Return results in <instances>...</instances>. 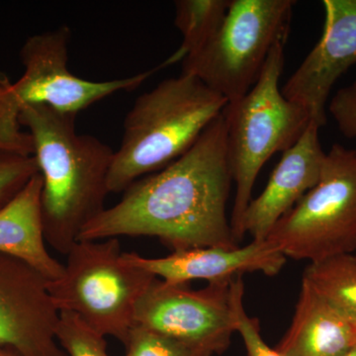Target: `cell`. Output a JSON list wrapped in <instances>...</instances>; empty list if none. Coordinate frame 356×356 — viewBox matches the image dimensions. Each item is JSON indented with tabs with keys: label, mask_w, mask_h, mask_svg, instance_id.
<instances>
[{
	"label": "cell",
	"mask_w": 356,
	"mask_h": 356,
	"mask_svg": "<svg viewBox=\"0 0 356 356\" xmlns=\"http://www.w3.org/2000/svg\"><path fill=\"white\" fill-rule=\"evenodd\" d=\"M231 0H178L175 1V26L182 35L179 49L163 64L184 60L197 51L222 24Z\"/></svg>",
	"instance_id": "cell-16"
},
{
	"label": "cell",
	"mask_w": 356,
	"mask_h": 356,
	"mask_svg": "<svg viewBox=\"0 0 356 356\" xmlns=\"http://www.w3.org/2000/svg\"><path fill=\"white\" fill-rule=\"evenodd\" d=\"M227 104L197 77L184 72L139 96L124 121L110 168L109 193L124 192L179 159Z\"/></svg>",
	"instance_id": "cell-3"
},
{
	"label": "cell",
	"mask_w": 356,
	"mask_h": 356,
	"mask_svg": "<svg viewBox=\"0 0 356 356\" xmlns=\"http://www.w3.org/2000/svg\"><path fill=\"white\" fill-rule=\"evenodd\" d=\"M56 337L67 356H110L105 337L69 312H60Z\"/></svg>",
	"instance_id": "cell-19"
},
{
	"label": "cell",
	"mask_w": 356,
	"mask_h": 356,
	"mask_svg": "<svg viewBox=\"0 0 356 356\" xmlns=\"http://www.w3.org/2000/svg\"><path fill=\"white\" fill-rule=\"evenodd\" d=\"M232 182L221 114L179 159L134 182L118 203L86 226L79 241L152 236L172 252L238 247L227 217Z\"/></svg>",
	"instance_id": "cell-1"
},
{
	"label": "cell",
	"mask_w": 356,
	"mask_h": 356,
	"mask_svg": "<svg viewBox=\"0 0 356 356\" xmlns=\"http://www.w3.org/2000/svg\"><path fill=\"white\" fill-rule=\"evenodd\" d=\"M39 173L34 154L0 152V210L13 202Z\"/></svg>",
	"instance_id": "cell-22"
},
{
	"label": "cell",
	"mask_w": 356,
	"mask_h": 356,
	"mask_svg": "<svg viewBox=\"0 0 356 356\" xmlns=\"http://www.w3.org/2000/svg\"><path fill=\"white\" fill-rule=\"evenodd\" d=\"M76 115L44 105H21V125L30 134L41 175V213L46 242L67 255L89 222L106 209L115 152L76 131Z\"/></svg>",
	"instance_id": "cell-2"
},
{
	"label": "cell",
	"mask_w": 356,
	"mask_h": 356,
	"mask_svg": "<svg viewBox=\"0 0 356 356\" xmlns=\"http://www.w3.org/2000/svg\"><path fill=\"white\" fill-rule=\"evenodd\" d=\"M302 280L356 322V257L339 254L311 262Z\"/></svg>",
	"instance_id": "cell-17"
},
{
	"label": "cell",
	"mask_w": 356,
	"mask_h": 356,
	"mask_svg": "<svg viewBox=\"0 0 356 356\" xmlns=\"http://www.w3.org/2000/svg\"><path fill=\"white\" fill-rule=\"evenodd\" d=\"M327 110L339 132L348 139H356V79L350 86L337 91Z\"/></svg>",
	"instance_id": "cell-23"
},
{
	"label": "cell",
	"mask_w": 356,
	"mask_h": 356,
	"mask_svg": "<svg viewBox=\"0 0 356 356\" xmlns=\"http://www.w3.org/2000/svg\"><path fill=\"white\" fill-rule=\"evenodd\" d=\"M124 356H211L153 330L135 325L125 343Z\"/></svg>",
	"instance_id": "cell-20"
},
{
	"label": "cell",
	"mask_w": 356,
	"mask_h": 356,
	"mask_svg": "<svg viewBox=\"0 0 356 356\" xmlns=\"http://www.w3.org/2000/svg\"><path fill=\"white\" fill-rule=\"evenodd\" d=\"M356 344V322L302 280L291 325L276 350L283 356H343Z\"/></svg>",
	"instance_id": "cell-14"
},
{
	"label": "cell",
	"mask_w": 356,
	"mask_h": 356,
	"mask_svg": "<svg viewBox=\"0 0 356 356\" xmlns=\"http://www.w3.org/2000/svg\"><path fill=\"white\" fill-rule=\"evenodd\" d=\"M126 255L156 278L173 284H187L196 280L229 282L252 273L277 275L287 259L280 248L268 240H252L243 247L191 248L156 259L136 252H126Z\"/></svg>",
	"instance_id": "cell-12"
},
{
	"label": "cell",
	"mask_w": 356,
	"mask_h": 356,
	"mask_svg": "<svg viewBox=\"0 0 356 356\" xmlns=\"http://www.w3.org/2000/svg\"><path fill=\"white\" fill-rule=\"evenodd\" d=\"M13 83L0 72V152L32 156L34 145L30 134L22 130L19 103L14 95Z\"/></svg>",
	"instance_id": "cell-18"
},
{
	"label": "cell",
	"mask_w": 356,
	"mask_h": 356,
	"mask_svg": "<svg viewBox=\"0 0 356 356\" xmlns=\"http://www.w3.org/2000/svg\"><path fill=\"white\" fill-rule=\"evenodd\" d=\"M70 28L56 29L29 37L20 51L24 72L13 83L14 95L21 105H44L65 114L81 110L120 91L135 90L153 76L163 64L136 76L107 81H90L70 72Z\"/></svg>",
	"instance_id": "cell-8"
},
{
	"label": "cell",
	"mask_w": 356,
	"mask_h": 356,
	"mask_svg": "<svg viewBox=\"0 0 356 356\" xmlns=\"http://www.w3.org/2000/svg\"><path fill=\"white\" fill-rule=\"evenodd\" d=\"M0 356H21L18 355L16 351L13 350H10V348H3V346H0Z\"/></svg>",
	"instance_id": "cell-24"
},
{
	"label": "cell",
	"mask_w": 356,
	"mask_h": 356,
	"mask_svg": "<svg viewBox=\"0 0 356 356\" xmlns=\"http://www.w3.org/2000/svg\"><path fill=\"white\" fill-rule=\"evenodd\" d=\"M343 356H356V344L351 348L350 350H348V353H346Z\"/></svg>",
	"instance_id": "cell-25"
},
{
	"label": "cell",
	"mask_w": 356,
	"mask_h": 356,
	"mask_svg": "<svg viewBox=\"0 0 356 356\" xmlns=\"http://www.w3.org/2000/svg\"><path fill=\"white\" fill-rule=\"evenodd\" d=\"M58 320L49 280L0 252V346L21 356H67L56 337Z\"/></svg>",
	"instance_id": "cell-10"
},
{
	"label": "cell",
	"mask_w": 356,
	"mask_h": 356,
	"mask_svg": "<svg viewBox=\"0 0 356 356\" xmlns=\"http://www.w3.org/2000/svg\"><path fill=\"white\" fill-rule=\"evenodd\" d=\"M285 43L273 47L254 88L236 102L228 103L222 112L227 159L236 184L229 221L238 245L245 238L243 216L262 166L274 154L290 149L311 124L305 110L284 97L280 89Z\"/></svg>",
	"instance_id": "cell-4"
},
{
	"label": "cell",
	"mask_w": 356,
	"mask_h": 356,
	"mask_svg": "<svg viewBox=\"0 0 356 356\" xmlns=\"http://www.w3.org/2000/svg\"><path fill=\"white\" fill-rule=\"evenodd\" d=\"M67 257L62 275L49 280L58 310L74 314L93 331L125 346L138 304L156 276L130 261L116 238L79 241Z\"/></svg>",
	"instance_id": "cell-5"
},
{
	"label": "cell",
	"mask_w": 356,
	"mask_h": 356,
	"mask_svg": "<svg viewBox=\"0 0 356 356\" xmlns=\"http://www.w3.org/2000/svg\"><path fill=\"white\" fill-rule=\"evenodd\" d=\"M355 257H356V252H355Z\"/></svg>",
	"instance_id": "cell-26"
},
{
	"label": "cell",
	"mask_w": 356,
	"mask_h": 356,
	"mask_svg": "<svg viewBox=\"0 0 356 356\" xmlns=\"http://www.w3.org/2000/svg\"><path fill=\"white\" fill-rule=\"evenodd\" d=\"M318 130L311 122L301 138L282 154L266 188L248 204L243 220V234L266 240L278 221L320 180L325 156Z\"/></svg>",
	"instance_id": "cell-13"
},
{
	"label": "cell",
	"mask_w": 356,
	"mask_h": 356,
	"mask_svg": "<svg viewBox=\"0 0 356 356\" xmlns=\"http://www.w3.org/2000/svg\"><path fill=\"white\" fill-rule=\"evenodd\" d=\"M295 3L231 0L217 31L182 60V72L197 77L228 103L243 97L261 76L273 47L286 42Z\"/></svg>",
	"instance_id": "cell-6"
},
{
	"label": "cell",
	"mask_w": 356,
	"mask_h": 356,
	"mask_svg": "<svg viewBox=\"0 0 356 356\" xmlns=\"http://www.w3.org/2000/svg\"><path fill=\"white\" fill-rule=\"evenodd\" d=\"M266 240L286 257L316 262L356 252V149L334 144L320 180Z\"/></svg>",
	"instance_id": "cell-7"
},
{
	"label": "cell",
	"mask_w": 356,
	"mask_h": 356,
	"mask_svg": "<svg viewBox=\"0 0 356 356\" xmlns=\"http://www.w3.org/2000/svg\"><path fill=\"white\" fill-rule=\"evenodd\" d=\"M41 175H35L13 202L0 210V252L17 257L56 280L64 271L47 250L41 213Z\"/></svg>",
	"instance_id": "cell-15"
},
{
	"label": "cell",
	"mask_w": 356,
	"mask_h": 356,
	"mask_svg": "<svg viewBox=\"0 0 356 356\" xmlns=\"http://www.w3.org/2000/svg\"><path fill=\"white\" fill-rule=\"evenodd\" d=\"M233 281V280H232ZM208 283L202 289L156 278L140 298L135 325L177 339L211 356L221 355L236 332L231 283Z\"/></svg>",
	"instance_id": "cell-9"
},
{
	"label": "cell",
	"mask_w": 356,
	"mask_h": 356,
	"mask_svg": "<svg viewBox=\"0 0 356 356\" xmlns=\"http://www.w3.org/2000/svg\"><path fill=\"white\" fill-rule=\"evenodd\" d=\"M245 285L243 276L231 283L232 309L236 332L242 339L248 356H283L275 348H270L261 336V325L257 318L250 317L243 306Z\"/></svg>",
	"instance_id": "cell-21"
},
{
	"label": "cell",
	"mask_w": 356,
	"mask_h": 356,
	"mask_svg": "<svg viewBox=\"0 0 356 356\" xmlns=\"http://www.w3.org/2000/svg\"><path fill=\"white\" fill-rule=\"evenodd\" d=\"M322 37L281 92L305 110L318 128L327 124V103L337 81L356 64V0H324Z\"/></svg>",
	"instance_id": "cell-11"
}]
</instances>
